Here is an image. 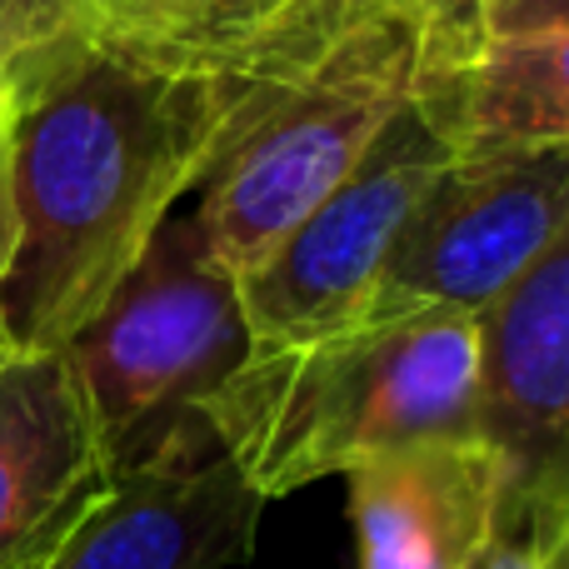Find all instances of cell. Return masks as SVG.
I'll return each mask as SVG.
<instances>
[{
	"label": "cell",
	"mask_w": 569,
	"mask_h": 569,
	"mask_svg": "<svg viewBox=\"0 0 569 569\" xmlns=\"http://www.w3.org/2000/svg\"><path fill=\"white\" fill-rule=\"evenodd\" d=\"M350 0H310L240 56H200L86 10L0 66V335L60 350L190 200L260 90Z\"/></svg>",
	"instance_id": "obj_1"
},
{
	"label": "cell",
	"mask_w": 569,
	"mask_h": 569,
	"mask_svg": "<svg viewBox=\"0 0 569 569\" xmlns=\"http://www.w3.org/2000/svg\"><path fill=\"white\" fill-rule=\"evenodd\" d=\"M475 315L420 310L256 350L210 395L206 425L270 505L420 440L475 435Z\"/></svg>",
	"instance_id": "obj_2"
},
{
	"label": "cell",
	"mask_w": 569,
	"mask_h": 569,
	"mask_svg": "<svg viewBox=\"0 0 569 569\" xmlns=\"http://www.w3.org/2000/svg\"><path fill=\"white\" fill-rule=\"evenodd\" d=\"M435 26L440 16L350 0L260 90L230 146L190 190L210 250L236 276H250L350 176L420 90Z\"/></svg>",
	"instance_id": "obj_3"
},
{
	"label": "cell",
	"mask_w": 569,
	"mask_h": 569,
	"mask_svg": "<svg viewBox=\"0 0 569 569\" xmlns=\"http://www.w3.org/2000/svg\"><path fill=\"white\" fill-rule=\"evenodd\" d=\"M110 475L140 470L210 430L206 405L256 355L240 276L196 210H170L100 310L60 345Z\"/></svg>",
	"instance_id": "obj_4"
},
{
	"label": "cell",
	"mask_w": 569,
	"mask_h": 569,
	"mask_svg": "<svg viewBox=\"0 0 569 569\" xmlns=\"http://www.w3.org/2000/svg\"><path fill=\"white\" fill-rule=\"evenodd\" d=\"M450 160L455 140L440 110L425 90H415L350 176L250 276H240L256 350L310 340L355 320L405 220Z\"/></svg>",
	"instance_id": "obj_5"
},
{
	"label": "cell",
	"mask_w": 569,
	"mask_h": 569,
	"mask_svg": "<svg viewBox=\"0 0 569 569\" xmlns=\"http://www.w3.org/2000/svg\"><path fill=\"white\" fill-rule=\"evenodd\" d=\"M569 226V146L450 160L365 295L355 320L420 310L480 315Z\"/></svg>",
	"instance_id": "obj_6"
},
{
	"label": "cell",
	"mask_w": 569,
	"mask_h": 569,
	"mask_svg": "<svg viewBox=\"0 0 569 569\" xmlns=\"http://www.w3.org/2000/svg\"><path fill=\"white\" fill-rule=\"evenodd\" d=\"M475 435L500 455V515L560 530L569 515V226L475 315Z\"/></svg>",
	"instance_id": "obj_7"
},
{
	"label": "cell",
	"mask_w": 569,
	"mask_h": 569,
	"mask_svg": "<svg viewBox=\"0 0 569 569\" xmlns=\"http://www.w3.org/2000/svg\"><path fill=\"white\" fill-rule=\"evenodd\" d=\"M260 490L210 430L126 470L70 530L50 569H230L256 550Z\"/></svg>",
	"instance_id": "obj_8"
},
{
	"label": "cell",
	"mask_w": 569,
	"mask_h": 569,
	"mask_svg": "<svg viewBox=\"0 0 569 569\" xmlns=\"http://www.w3.org/2000/svg\"><path fill=\"white\" fill-rule=\"evenodd\" d=\"M110 480L66 355H0V569H50Z\"/></svg>",
	"instance_id": "obj_9"
},
{
	"label": "cell",
	"mask_w": 569,
	"mask_h": 569,
	"mask_svg": "<svg viewBox=\"0 0 569 569\" xmlns=\"http://www.w3.org/2000/svg\"><path fill=\"white\" fill-rule=\"evenodd\" d=\"M360 569H470L505 500V465L480 435H445L345 475Z\"/></svg>",
	"instance_id": "obj_10"
},
{
	"label": "cell",
	"mask_w": 569,
	"mask_h": 569,
	"mask_svg": "<svg viewBox=\"0 0 569 569\" xmlns=\"http://www.w3.org/2000/svg\"><path fill=\"white\" fill-rule=\"evenodd\" d=\"M420 90L455 140V160L569 146V30L480 36L475 10L440 16Z\"/></svg>",
	"instance_id": "obj_11"
},
{
	"label": "cell",
	"mask_w": 569,
	"mask_h": 569,
	"mask_svg": "<svg viewBox=\"0 0 569 569\" xmlns=\"http://www.w3.org/2000/svg\"><path fill=\"white\" fill-rule=\"evenodd\" d=\"M100 16L200 56H240L270 40L310 0H90Z\"/></svg>",
	"instance_id": "obj_12"
},
{
	"label": "cell",
	"mask_w": 569,
	"mask_h": 569,
	"mask_svg": "<svg viewBox=\"0 0 569 569\" xmlns=\"http://www.w3.org/2000/svg\"><path fill=\"white\" fill-rule=\"evenodd\" d=\"M555 530H545L540 520L525 515H500L485 540V550L475 555L470 569H545V550H550Z\"/></svg>",
	"instance_id": "obj_13"
},
{
	"label": "cell",
	"mask_w": 569,
	"mask_h": 569,
	"mask_svg": "<svg viewBox=\"0 0 569 569\" xmlns=\"http://www.w3.org/2000/svg\"><path fill=\"white\" fill-rule=\"evenodd\" d=\"M480 36H530V30H569V0H475Z\"/></svg>",
	"instance_id": "obj_14"
},
{
	"label": "cell",
	"mask_w": 569,
	"mask_h": 569,
	"mask_svg": "<svg viewBox=\"0 0 569 569\" xmlns=\"http://www.w3.org/2000/svg\"><path fill=\"white\" fill-rule=\"evenodd\" d=\"M370 6L415 10V16H460V10H475V0H370Z\"/></svg>",
	"instance_id": "obj_15"
},
{
	"label": "cell",
	"mask_w": 569,
	"mask_h": 569,
	"mask_svg": "<svg viewBox=\"0 0 569 569\" xmlns=\"http://www.w3.org/2000/svg\"><path fill=\"white\" fill-rule=\"evenodd\" d=\"M545 569H569V515L560 520V530H555L550 550H545Z\"/></svg>",
	"instance_id": "obj_16"
},
{
	"label": "cell",
	"mask_w": 569,
	"mask_h": 569,
	"mask_svg": "<svg viewBox=\"0 0 569 569\" xmlns=\"http://www.w3.org/2000/svg\"><path fill=\"white\" fill-rule=\"evenodd\" d=\"M0 266H6V200H0ZM0 355H6V335H0Z\"/></svg>",
	"instance_id": "obj_17"
}]
</instances>
